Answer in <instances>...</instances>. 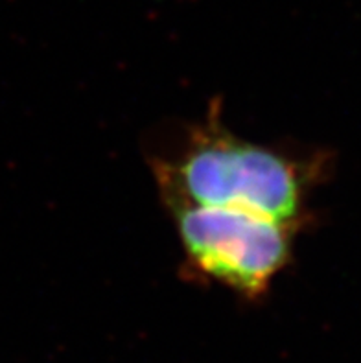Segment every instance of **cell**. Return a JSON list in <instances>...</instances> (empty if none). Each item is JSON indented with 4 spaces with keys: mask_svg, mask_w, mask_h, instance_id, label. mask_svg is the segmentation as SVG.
I'll return each mask as SVG.
<instances>
[{
    "mask_svg": "<svg viewBox=\"0 0 361 363\" xmlns=\"http://www.w3.org/2000/svg\"><path fill=\"white\" fill-rule=\"evenodd\" d=\"M177 233L184 272L247 303H260L291 264L295 227L234 208L165 203Z\"/></svg>",
    "mask_w": 361,
    "mask_h": 363,
    "instance_id": "2",
    "label": "cell"
},
{
    "mask_svg": "<svg viewBox=\"0 0 361 363\" xmlns=\"http://www.w3.org/2000/svg\"><path fill=\"white\" fill-rule=\"evenodd\" d=\"M150 166L162 203L234 208L299 230L310 218L308 196L321 174L316 159L234 133L220 100Z\"/></svg>",
    "mask_w": 361,
    "mask_h": 363,
    "instance_id": "1",
    "label": "cell"
}]
</instances>
